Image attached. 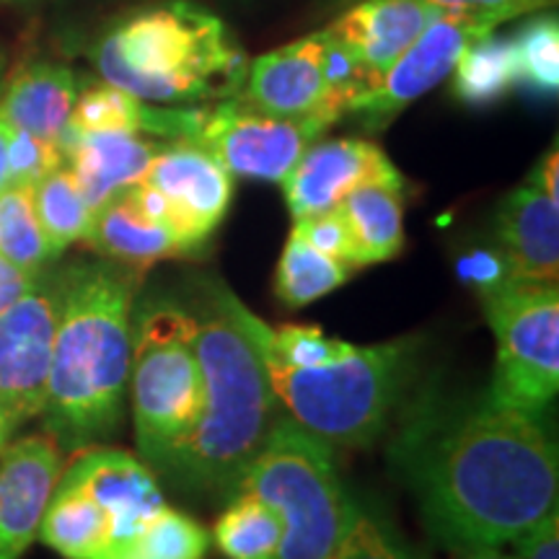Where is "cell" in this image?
<instances>
[{"label": "cell", "mask_w": 559, "mask_h": 559, "mask_svg": "<svg viewBox=\"0 0 559 559\" xmlns=\"http://www.w3.org/2000/svg\"><path fill=\"white\" fill-rule=\"evenodd\" d=\"M425 526L453 551L502 547L557 510L559 459L544 419L489 394L419 402L391 443Z\"/></svg>", "instance_id": "1"}, {"label": "cell", "mask_w": 559, "mask_h": 559, "mask_svg": "<svg viewBox=\"0 0 559 559\" xmlns=\"http://www.w3.org/2000/svg\"><path fill=\"white\" fill-rule=\"evenodd\" d=\"M145 270L79 262L60 270L45 417L60 451L79 453L120 428L132 362V304Z\"/></svg>", "instance_id": "2"}, {"label": "cell", "mask_w": 559, "mask_h": 559, "mask_svg": "<svg viewBox=\"0 0 559 559\" xmlns=\"http://www.w3.org/2000/svg\"><path fill=\"white\" fill-rule=\"evenodd\" d=\"M190 311L198 326L202 409L164 477L194 495H230L283 415L260 353L221 304L215 283Z\"/></svg>", "instance_id": "3"}, {"label": "cell", "mask_w": 559, "mask_h": 559, "mask_svg": "<svg viewBox=\"0 0 559 559\" xmlns=\"http://www.w3.org/2000/svg\"><path fill=\"white\" fill-rule=\"evenodd\" d=\"M221 304L239 324L267 368L272 391L293 423L326 445L362 449L386 428L417 360V340L355 347L326 366H293L272 349L267 324L249 311L226 285L215 283Z\"/></svg>", "instance_id": "4"}, {"label": "cell", "mask_w": 559, "mask_h": 559, "mask_svg": "<svg viewBox=\"0 0 559 559\" xmlns=\"http://www.w3.org/2000/svg\"><path fill=\"white\" fill-rule=\"evenodd\" d=\"M94 66L143 102L194 104L234 99L249 62L223 19L192 0H169L109 26Z\"/></svg>", "instance_id": "5"}, {"label": "cell", "mask_w": 559, "mask_h": 559, "mask_svg": "<svg viewBox=\"0 0 559 559\" xmlns=\"http://www.w3.org/2000/svg\"><path fill=\"white\" fill-rule=\"evenodd\" d=\"M234 492H251L275 508L283 523L275 559H330L355 510L334 466L332 445L285 415L272 425Z\"/></svg>", "instance_id": "6"}, {"label": "cell", "mask_w": 559, "mask_h": 559, "mask_svg": "<svg viewBox=\"0 0 559 559\" xmlns=\"http://www.w3.org/2000/svg\"><path fill=\"white\" fill-rule=\"evenodd\" d=\"M194 317L171 300H153L132 332L130 394L140 456L164 474L192 436L202 409V368Z\"/></svg>", "instance_id": "7"}, {"label": "cell", "mask_w": 559, "mask_h": 559, "mask_svg": "<svg viewBox=\"0 0 559 559\" xmlns=\"http://www.w3.org/2000/svg\"><path fill=\"white\" fill-rule=\"evenodd\" d=\"M498 345L489 394L510 407L544 417L559 389L557 283L508 280L481 293Z\"/></svg>", "instance_id": "8"}, {"label": "cell", "mask_w": 559, "mask_h": 559, "mask_svg": "<svg viewBox=\"0 0 559 559\" xmlns=\"http://www.w3.org/2000/svg\"><path fill=\"white\" fill-rule=\"evenodd\" d=\"M526 16L521 9L438 11V16L417 34V39L396 58L373 86L347 104L345 115H355L362 128L381 132L402 115L409 104L443 83L474 41L498 32L506 21Z\"/></svg>", "instance_id": "9"}, {"label": "cell", "mask_w": 559, "mask_h": 559, "mask_svg": "<svg viewBox=\"0 0 559 559\" xmlns=\"http://www.w3.org/2000/svg\"><path fill=\"white\" fill-rule=\"evenodd\" d=\"M332 124L319 117L288 120L243 107L236 99H223L215 107H202L187 143L200 145L226 166L230 177L283 181L309 145Z\"/></svg>", "instance_id": "10"}, {"label": "cell", "mask_w": 559, "mask_h": 559, "mask_svg": "<svg viewBox=\"0 0 559 559\" xmlns=\"http://www.w3.org/2000/svg\"><path fill=\"white\" fill-rule=\"evenodd\" d=\"M62 300L60 272H41L0 311V412L13 425L41 415Z\"/></svg>", "instance_id": "11"}, {"label": "cell", "mask_w": 559, "mask_h": 559, "mask_svg": "<svg viewBox=\"0 0 559 559\" xmlns=\"http://www.w3.org/2000/svg\"><path fill=\"white\" fill-rule=\"evenodd\" d=\"M234 99L272 117H319L330 124L337 122L345 115V107L332 94L326 79L324 29L251 60L247 79Z\"/></svg>", "instance_id": "12"}, {"label": "cell", "mask_w": 559, "mask_h": 559, "mask_svg": "<svg viewBox=\"0 0 559 559\" xmlns=\"http://www.w3.org/2000/svg\"><path fill=\"white\" fill-rule=\"evenodd\" d=\"M60 481L83 489L111 519L104 559H143L140 539L148 521L166 506L156 474L145 461L117 449H83Z\"/></svg>", "instance_id": "13"}, {"label": "cell", "mask_w": 559, "mask_h": 559, "mask_svg": "<svg viewBox=\"0 0 559 559\" xmlns=\"http://www.w3.org/2000/svg\"><path fill=\"white\" fill-rule=\"evenodd\" d=\"M143 185L164 194L171 207V228L198 257L234 200V177L200 145L174 140L158 151L143 174Z\"/></svg>", "instance_id": "14"}, {"label": "cell", "mask_w": 559, "mask_h": 559, "mask_svg": "<svg viewBox=\"0 0 559 559\" xmlns=\"http://www.w3.org/2000/svg\"><path fill=\"white\" fill-rule=\"evenodd\" d=\"M280 185L290 215L298 221L337 207L362 185H404V177L370 140L337 138L309 145Z\"/></svg>", "instance_id": "15"}, {"label": "cell", "mask_w": 559, "mask_h": 559, "mask_svg": "<svg viewBox=\"0 0 559 559\" xmlns=\"http://www.w3.org/2000/svg\"><path fill=\"white\" fill-rule=\"evenodd\" d=\"M0 456V559H21L58 487L62 451L52 438L32 436Z\"/></svg>", "instance_id": "16"}, {"label": "cell", "mask_w": 559, "mask_h": 559, "mask_svg": "<svg viewBox=\"0 0 559 559\" xmlns=\"http://www.w3.org/2000/svg\"><path fill=\"white\" fill-rule=\"evenodd\" d=\"M438 11L443 9L428 0H355L326 32L347 47L373 86Z\"/></svg>", "instance_id": "17"}, {"label": "cell", "mask_w": 559, "mask_h": 559, "mask_svg": "<svg viewBox=\"0 0 559 559\" xmlns=\"http://www.w3.org/2000/svg\"><path fill=\"white\" fill-rule=\"evenodd\" d=\"M495 239L510 280L557 283L559 205L531 179L500 202L495 213Z\"/></svg>", "instance_id": "18"}, {"label": "cell", "mask_w": 559, "mask_h": 559, "mask_svg": "<svg viewBox=\"0 0 559 559\" xmlns=\"http://www.w3.org/2000/svg\"><path fill=\"white\" fill-rule=\"evenodd\" d=\"M166 140L140 135V132H70L62 135L60 148L68 169L73 171L83 200L91 210L102 207L117 192L143 179L151 160L158 156Z\"/></svg>", "instance_id": "19"}, {"label": "cell", "mask_w": 559, "mask_h": 559, "mask_svg": "<svg viewBox=\"0 0 559 559\" xmlns=\"http://www.w3.org/2000/svg\"><path fill=\"white\" fill-rule=\"evenodd\" d=\"M75 99H79V79L73 70L60 62H29L3 86L0 120L9 128L60 145Z\"/></svg>", "instance_id": "20"}, {"label": "cell", "mask_w": 559, "mask_h": 559, "mask_svg": "<svg viewBox=\"0 0 559 559\" xmlns=\"http://www.w3.org/2000/svg\"><path fill=\"white\" fill-rule=\"evenodd\" d=\"M83 241L104 260L135 270H148L164 260L194 257L169 228L145 218L124 190L94 210Z\"/></svg>", "instance_id": "21"}, {"label": "cell", "mask_w": 559, "mask_h": 559, "mask_svg": "<svg viewBox=\"0 0 559 559\" xmlns=\"http://www.w3.org/2000/svg\"><path fill=\"white\" fill-rule=\"evenodd\" d=\"M200 109L194 107H153L151 102L138 99L130 91L99 83L79 94L70 111V132H140L166 143L190 140L198 124Z\"/></svg>", "instance_id": "22"}, {"label": "cell", "mask_w": 559, "mask_h": 559, "mask_svg": "<svg viewBox=\"0 0 559 559\" xmlns=\"http://www.w3.org/2000/svg\"><path fill=\"white\" fill-rule=\"evenodd\" d=\"M404 185H362L340 202L358 254V270L389 262L404 247Z\"/></svg>", "instance_id": "23"}, {"label": "cell", "mask_w": 559, "mask_h": 559, "mask_svg": "<svg viewBox=\"0 0 559 559\" xmlns=\"http://www.w3.org/2000/svg\"><path fill=\"white\" fill-rule=\"evenodd\" d=\"M37 536L66 559H104L111 539V519L83 489L58 479Z\"/></svg>", "instance_id": "24"}, {"label": "cell", "mask_w": 559, "mask_h": 559, "mask_svg": "<svg viewBox=\"0 0 559 559\" xmlns=\"http://www.w3.org/2000/svg\"><path fill=\"white\" fill-rule=\"evenodd\" d=\"M453 94L469 107H489L519 86V60L513 37L474 41L453 68Z\"/></svg>", "instance_id": "25"}, {"label": "cell", "mask_w": 559, "mask_h": 559, "mask_svg": "<svg viewBox=\"0 0 559 559\" xmlns=\"http://www.w3.org/2000/svg\"><path fill=\"white\" fill-rule=\"evenodd\" d=\"M213 536L226 559H275L283 542V523L275 508L257 495L234 492L215 521Z\"/></svg>", "instance_id": "26"}, {"label": "cell", "mask_w": 559, "mask_h": 559, "mask_svg": "<svg viewBox=\"0 0 559 559\" xmlns=\"http://www.w3.org/2000/svg\"><path fill=\"white\" fill-rule=\"evenodd\" d=\"M353 272L355 270L347 267L345 262L321 254L293 230L277 262V298L290 309H300V306H309L313 300L330 296L332 290L347 283Z\"/></svg>", "instance_id": "27"}, {"label": "cell", "mask_w": 559, "mask_h": 559, "mask_svg": "<svg viewBox=\"0 0 559 559\" xmlns=\"http://www.w3.org/2000/svg\"><path fill=\"white\" fill-rule=\"evenodd\" d=\"M0 254L29 277H39L55 260L34 207V187H0Z\"/></svg>", "instance_id": "28"}, {"label": "cell", "mask_w": 559, "mask_h": 559, "mask_svg": "<svg viewBox=\"0 0 559 559\" xmlns=\"http://www.w3.org/2000/svg\"><path fill=\"white\" fill-rule=\"evenodd\" d=\"M34 207H37L39 226L45 230V239L50 243L55 260L70 243L83 241L91 215H94V210L83 200L73 171L66 166L47 174L39 185H34Z\"/></svg>", "instance_id": "29"}, {"label": "cell", "mask_w": 559, "mask_h": 559, "mask_svg": "<svg viewBox=\"0 0 559 559\" xmlns=\"http://www.w3.org/2000/svg\"><path fill=\"white\" fill-rule=\"evenodd\" d=\"M534 16V13H531ZM519 60V86L531 94L557 96L559 88V24L555 13H539L513 34Z\"/></svg>", "instance_id": "30"}, {"label": "cell", "mask_w": 559, "mask_h": 559, "mask_svg": "<svg viewBox=\"0 0 559 559\" xmlns=\"http://www.w3.org/2000/svg\"><path fill=\"white\" fill-rule=\"evenodd\" d=\"M207 549V531L187 513L169 506L153 515L140 539L143 559H205Z\"/></svg>", "instance_id": "31"}, {"label": "cell", "mask_w": 559, "mask_h": 559, "mask_svg": "<svg viewBox=\"0 0 559 559\" xmlns=\"http://www.w3.org/2000/svg\"><path fill=\"white\" fill-rule=\"evenodd\" d=\"M60 166H66V153L58 143L5 124V185L34 187Z\"/></svg>", "instance_id": "32"}, {"label": "cell", "mask_w": 559, "mask_h": 559, "mask_svg": "<svg viewBox=\"0 0 559 559\" xmlns=\"http://www.w3.org/2000/svg\"><path fill=\"white\" fill-rule=\"evenodd\" d=\"M267 340L275 353L283 360L293 362V366H326V362L342 360L355 353L358 345L349 342L326 337L317 326L304 324H285L280 330H272L267 324Z\"/></svg>", "instance_id": "33"}, {"label": "cell", "mask_w": 559, "mask_h": 559, "mask_svg": "<svg viewBox=\"0 0 559 559\" xmlns=\"http://www.w3.org/2000/svg\"><path fill=\"white\" fill-rule=\"evenodd\" d=\"M330 559H412L389 526L355 506L345 536Z\"/></svg>", "instance_id": "34"}, {"label": "cell", "mask_w": 559, "mask_h": 559, "mask_svg": "<svg viewBox=\"0 0 559 559\" xmlns=\"http://www.w3.org/2000/svg\"><path fill=\"white\" fill-rule=\"evenodd\" d=\"M293 230H296L300 239L309 241L313 249L321 251V254L332 257V260L345 262L347 267L358 270V254H355L353 234H349V226L340 207L298 218Z\"/></svg>", "instance_id": "35"}, {"label": "cell", "mask_w": 559, "mask_h": 559, "mask_svg": "<svg viewBox=\"0 0 559 559\" xmlns=\"http://www.w3.org/2000/svg\"><path fill=\"white\" fill-rule=\"evenodd\" d=\"M459 275L469 285H474L479 296L510 280L508 264L502 260L498 249H487V251L481 249V251H472V254H466L464 260L459 262Z\"/></svg>", "instance_id": "36"}, {"label": "cell", "mask_w": 559, "mask_h": 559, "mask_svg": "<svg viewBox=\"0 0 559 559\" xmlns=\"http://www.w3.org/2000/svg\"><path fill=\"white\" fill-rule=\"evenodd\" d=\"M519 559H559V513L551 510L534 528L513 542Z\"/></svg>", "instance_id": "37"}, {"label": "cell", "mask_w": 559, "mask_h": 559, "mask_svg": "<svg viewBox=\"0 0 559 559\" xmlns=\"http://www.w3.org/2000/svg\"><path fill=\"white\" fill-rule=\"evenodd\" d=\"M428 3L443 11H479V9H506V5H513V9H521L526 16H531V13L555 5V0H428Z\"/></svg>", "instance_id": "38"}, {"label": "cell", "mask_w": 559, "mask_h": 559, "mask_svg": "<svg viewBox=\"0 0 559 559\" xmlns=\"http://www.w3.org/2000/svg\"><path fill=\"white\" fill-rule=\"evenodd\" d=\"M37 277H29L24 275L19 267H13V264L5 260L3 254H0V311L9 309L13 300H19L24 296L26 290L32 288V283Z\"/></svg>", "instance_id": "39"}, {"label": "cell", "mask_w": 559, "mask_h": 559, "mask_svg": "<svg viewBox=\"0 0 559 559\" xmlns=\"http://www.w3.org/2000/svg\"><path fill=\"white\" fill-rule=\"evenodd\" d=\"M557 177H559V156H557V148H551L547 156L542 158V164L536 166V171H534V177H531V181H534V185L539 187V190L547 194L551 202H557V205H559Z\"/></svg>", "instance_id": "40"}, {"label": "cell", "mask_w": 559, "mask_h": 559, "mask_svg": "<svg viewBox=\"0 0 559 559\" xmlns=\"http://www.w3.org/2000/svg\"><path fill=\"white\" fill-rule=\"evenodd\" d=\"M456 559H519L515 555H506L500 547H472L456 551Z\"/></svg>", "instance_id": "41"}, {"label": "cell", "mask_w": 559, "mask_h": 559, "mask_svg": "<svg viewBox=\"0 0 559 559\" xmlns=\"http://www.w3.org/2000/svg\"><path fill=\"white\" fill-rule=\"evenodd\" d=\"M13 430H16V425H13L11 419L5 417L3 412H0V453H3L5 449H9V443H11V436H13Z\"/></svg>", "instance_id": "42"}, {"label": "cell", "mask_w": 559, "mask_h": 559, "mask_svg": "<svg viewBox=\"0 0 559 559\" xmlns=\"http://www.w3.org/2000/svg\"><path fill=\"white\" fill-rule=\"evenodd\" d=\"M334 5H349V3H355V0H332Z\"/></svg>", "instance_id": "43"}]
</instances>
